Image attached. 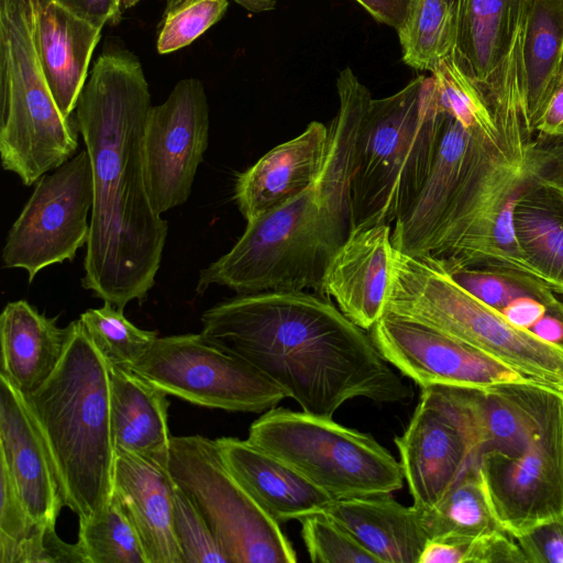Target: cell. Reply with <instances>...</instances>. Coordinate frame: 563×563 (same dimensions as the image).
Instances as JSON below:
<instances>
[{"label":"cell","mask_w":563,"mask_h":563,"mask_svg":"<svg viewBox=\"0 0 563 563\" xmlns=\"http://www.w3.org/2000/svg\"><path fill=\"white\" fill-rule=\"evenodd\" d=\"M151 93L136 56H99L76 106L93 184L81 286L118 309L143 302L155 285L168 224L152 208L143 170Z\"/></svg>","instance_id":"6da1fadb"},{"label":"cell","mask_w":563,"mask_h":563,"mask_svg":"<svg viewBox=\"0 0 563 563\" xmlns=\"http://www.w3.org/2000/svg\"><path fill=\"white\" fill-rule=\"evenodd\" d=\"M201 324L205 339L249 363L307 413L332 418L353 398L394 404L413 396L371 334L323 295L242 294L207 309Z\"/></svg>","instance_id":"7a4b0ae2"},{"label":"cell","mask_w":563,"mask_h":563,"mask_svg":"<svg viewBox=\"0 0 563 563\" xmlns=\"http://www.w3.org/2000/svg\"><path fill=\"white\" fill-rule=\"evenodd\" d=\"M339 110L317 179L283 207L246 224L233 247L200 269L196 291L211 285L239 295L313 290L351 232V176L360 123L372 99L350 67L336 79Z\"/></svg>","instance_id":"3957f363"},{"label":"cell","mask_w":563,"mask_h":563,"mask_svg":"<svg viewBox=\"0 0 563 563\" xmlns=\"http://www.w3.org/2000/svg\"><path fill=\"white\" fill-rule=\"evenodd\" d=\"M70 324L59 365L24 397L49 450L64 505L86 521L102 512L113 494L110 376L80 320Z\"/></svg>","instance_id":"277c9868"},{"label":"cell","mask_w":563,"mask_h":563,"mask_svg":"<svg viewBox=\"0 0 563 563\" xmlns=\"http://www.w3.org/2000/svg\"><path fill=\"white\" fill-rule=\"evenodd\" d=\"M441 109L432 76L371 99L356 134L351 176V231L391 225L412 206L430 174Z\"/></svg>","instance_id":"5b68a950"},{"label":"cell","mask_w":563,"mask_h":563,"mask_svg":"<svg viewBox=\"0 0 563 563\" xmlns=\"http://www.w3.org/2000/svg\"><path fill=\"white\" fill-rule=\"evenodd\" d=\"M385 312L426 324L563 395V346L509 322L440 266L394 247Z\"/></svg>","instance_id":"8992f818"},{"label":"cell","mask_w":563,"mask_h":563,"mask_svg":"<svg viewBox=\"0 0 563 563\" xmlns=\"http://www.w3.org/2000/svg\"><path fill=\"white\" fill-rule=\"evenodd\" d=\"M33 24L34 0H0V156L24 186L69 161L79 132L48 88Z\"/></svg>","instance_id":"52a82bcc"},{"label":"cell","mask_w":563,"mask_h":563,"mask_svg":"<svg viewBox=\"0 0 563 563\" xmlns=\"http://www.w3.org/2000/svg\"><path fill=\"white\" fill-rule=\"evenodd\" d=\"M247 440L334 500L391 494L404 485L400 462L371 434L331 417L276 406L251 424Z\"/></svg>","instance_id":"ba28073f"},{"label":"cell","mask_w":563,"mask_h":563,"mask_svg":"<svg viewBox=\"0 0 563 563\" xmlns=\"http://www.w3.org/2000/svg\"><path fill=\"white\" fill-rule=\"evenodd\" d=\"M167 468L213 532L229 563H295L296 551L225 463L216 440L173 437Z\"/></svg>","instance_id":"9c48e42d"},{"label":"cell","mask_w":563,"mask_h":563,"mask_svg":"<svg viewBox=\"0 0 563 563\" xmlns=\"http://www.w3.org/2000/svg\"><path fill=\"white\" fill-rule=\"evenodd\" d=\"M130 368L168 395L208 408L263 413L287 398L249 363L201 333L158 336Z\"/></svg>","instance_id":"30bf717a"},{"label":"cell","mask_w":563,"mask_h":563,"mask_svg":"<svg viewBox=\"0 0 563 563\" xmlns=\"http://www.w3.org/2000/svg\"><path fill=\"white\" fill-rule=\"evenodd\" d=\"M52 172L34 184L2 251L4 266L24 269L29 283L47 266L73 261L89 236L93 184L86 148Z\"/></svg>","instance_id":"8fae6325"},{"label":"cell","mask_w":563,"mask_h":563,"mask_svg":"<svg viewBox=\"0 0 563 563\" xmlns=\"http://www.w3.org/2000/svg\"><path fill=\"white\" fill-rule=\"evenodd\" d=\"M477 470L497 523L515 538L563 517V395L521 454H486Z\"/></svg>","instance_id":"7c38bea8"},{"label":"cell","mask_w":563,"mask_h":563,"mask_svg":"<svg viewBox=\"0 0 563 563\" xmlns=\"http://www.w3.org/2000/svg\"><path fill=\"white\" fill-rule=\"evenodd\" d=\"M209 141V107L203 84L179 80L167 99L148 111L143 134V170L154 211L184 205Z\"/></svg>","instance_id":"4fadbf2b"},{"label":"cell","mask_w":563,"mask_h":563,"mask_svg":"<svg viewBox=\"0 0 563 563\" xmlns=\"http://www.w3.org/2000/svg\"><path fill=\"white\" fill-rule=\"evenodd\" d=\"M369 334L384 358L421 388H489L531 383L479 351L394 313L384 312Z\"/></svg>","instance_id":"5bb4252c"},{"label":"cell","mask_w":563,"mask_h":563,"mask_svg":"<svg viewBox=\"0 0 563 563\" xmlns=\"http://www.w3.org/2000/svg\"><path fill=\"white\" fill-rule=\"evenodd\" d=\"M428 389L462 430L476 464L486 454H521L561 395L532 383Z\"/></svg>","instance_id":"9a60e30c"},{"label":"cell","mask_w":563,"mask_h":563,"mask_svg":"<svg viewBox=\"0 0 563 563\" xmlns=\"http://www.w3.org/2000/svg\"><path fill=\"white\" fill-rule=\"evenodd\" d=\"M405 481L420 510L433 508L472 465L467 441L428 388L401 435L395 437Z\"/></svg>","instance_id":"2e32d148"},{"label":"cell","mask_w":563,"mask_h":563,"mask_svg":"<svg viewBox=\"0 0 563 563\" xmlns=\"http://www.w3.org/2000/svg\"><path fill=\"white\" fill-rule=\"evenodd\" d=\"M0 462L33 522L55 528L65 505L49 450L24 395L1 374Z\"/></svg>","instance_id":"e0dca14e"},{"label":"cell","mask_w":563,"mask_h":563,"mask_svg":"<svg viewBox=\"0 0 563 563\" xmlns=\"http://www.w3.org/2000/svg\"><path fill=\"white\" fill-rule=\"evenodd\" d=\"M393 253L391 225L355 229L325 268L322 295L364 330L385 312Z\"/></svg>","instance_id":"ac0fdd59"},{"label":"cell","mask_w":563,"mask_h":563,"mask_svg":"<svg viewBox=\"0 0 563 563\" xmlns=\"http://www.w3.org/2000/svg\"><path fill=\"white\" fill-rule=\"evenodd\" d=\"M499 134L470 130L441 110L435 157L419 196L391 229L396 250L415 256L434 231L448 205L478 157L484 144Z\"/></svg>","instance_id":"d6986e66"},{"label":"cell","mask_w":563,"mask_h":563,"mask_svg":"<svg viewBox=\"0 0 563 563\" xmlns=\"http://www.w3.org/2000/svg\"><path fill=\"white\" fill-rule=\"evenodd\" d=\"M167 457L115 451L113 495L135 528L147 563H185L174 532L175 482Z\"/></svg>","instance_id":"ffe728a7"},{"label":"cell","mask_w":563,"mask_h":563,"mask_svg":"<svg viewBox=\"0 0 563 563\" xmlns=\"http://www.w3.org/2000/svg\"><path fill=\"white\" fill-rule=\"evenodd\" d=\"M328 128L310 122L236 176L234 200L246 223L300 195L317 179L327 153Z\"/></svg>","instance_id":"44dd1931"},{"label":"cell","mask_w":563,"mask_h":563,"mask_svg":"<svg viewBox=\"0 0 563 563\" xmlns=\"http://www.w3.org/2000/svg\"><path fill=\"white\" fill-rule=\"evenodd\" d=\"M101 27L58 0H34L33 38L37 58L62 112L69 119L88 79V66Z\"/></svg>","instance_id":"7402d4cb"},{"label":"cell","mask_w":563,"mask_h":563,"mask_svg":"<svg viewBox=\"0 0 563 563\" xmlns=\"http://www.w3.org/2000/svg\"><path fill=\"white\" fill-rule=\"evenodd\" d=\"M229 468L278 523L325 511L334 500L302 475L251 441L217 439Z\"/></svg>","instance_id":"603a6c76"},{"label":"cell","mask_w":563,"mask_h":563,"mask_svg":"<svg viewBox=\"0 0 563 563\" xmlns=\"http://www.w3.org/2000/svg\"><path fill=\"white\" fill-rule=\"evenodd\" d=\"M325 512L343 526L379 563H419L428 541L422 511L391 494L333 500Z\"/></svg>","instance_id":"cb8c5ba5"},{"label":"cell","mask_w":563,"mask_h":563,"mask_svg":"<svg viewBox=\"0 0 563 563\" xmlns=\"http://www.w3.org/2000/svg\"><path fill=\"white\" fill-rule=\"evenodd\" d=\"M71 324L41 313L26 300L10 301L0 316L1 375L23 395L40 388L59 365Z\"/></svg>","instance_id":"d4e9b609"},{"label":"cell","mask_w":563,"mask_h":563,"mask_svg":"<svg viewBox=\"0 0 563 563\" xmlns=\"http://www.w3.org/2000/svg\"><path fill=\"white\" fill-rule=\"evenodd\" d=\"M109 376L114 450L166 459L172 439L168 394L130 367L109 365Z\"/></svg>","instance_id":"484cf974"},{"label":"cell","mask_w":563,"mask_h":563,"mask_svg":"<svg viewBox=\"0 0 563 563\" xmlns=\"http://www.w3.org/2000/svg\"><path fill=\"white\" fill-rule=\"evenodd\" d=\"M521 64L523 102L533 131L563 74V0H525Z\"/></svg>","instance_id":"4316f807"},{"label":"cell","mask_w":563,"mask_h":563,"mask_svg":"<svg viewBox=\"0 0 563 563\" xmlns=\"http://www.w3.org/2000/svg\"><path fill=\"white\" fill-rule=\"evenodd\" d=\"M520 247L540 279L563 294V194L532 174L514 209Z\"/></svg>","instance_id":"83f0119b"},{"label":"cell","mask_w":563,"mask_h":563,"mask_svg":"<svg viewBox=\"0 0 563 563\" xmlns=\"http://www.w3.org/2000/svg\"><path fill=\"white\" fill-rule=\"evenodd\" d=\"M525 0H457L453 53L481 86L496 73L517 30Z\"/></svg>","instance_id":"f1b7e54d"},{"label":"cell","mask_w":563,"mask_h":563,"mask_svg":"<svg viewBox=\"0 0 563 563\" xmlns=\"http://www.w3.org/2000/svg\"><path fill=\"white\" fill-rule=\"evenodd\" d=\"M457 0H412L404 26L397 31L406 65L429 70L455 45Z\"/></svg>","instance_id":"f546056e"},{"label":"cell","mask_w":563,"mask_h":563,"mask_svg":"<svg viewBox=\"0 0 563 563\" xmlns=\"http://www.w3.org/2000/svg\"><path fill=\"white\" fill-rule=\"evenodd\" d=\"M421 511L428 540L443 534L477 536L500 528L487 501L477 465L470 466L433 508Z\"/></svg>","instance_id":"4dcf8cb0"},{"label":"cell","mask_w":563,"mask_h":563,"mask_svg":"<svg viewBox=\"0 0 563 563\" xmlns=\"http://www.w3.org/2000/svg\"><path fill=\"white\" fill-rule=\"evenodd\" d=\"M77 541L86 563H147L137 532L113 494L102 512L79 521Z\"/></svg>","instance_id":"1f68e13d"},{"label":"cell","mask_w":563,"mask_h":563,"mask_svg":"<svg viewBox=\"0 0 563 563\" xmlns=\"http://www.w3.org/2000/svg\"><path fill=\"white\" fill-rule=\"evenodd\" d=\"M79 320L93 345L109 365L132 367L158 338L157 331L134 325L111 302L82 312Z\"/></svg>","instance_id":"d6a6232c"},{"label":"cell","mask_w":563,"mask_h":563,"mask_svg":"<svg viewBox=\"0 0 563 563\" xmlns=\"http://www.w3.org/2000/svg\"><path fill=\"white\" fill-rule=\"evenodd\" d=\"M430 73L441 110L470 130H498L483 88L465 71L453 52L441 59Z\"/></svg>","instance_id":"836d02e7"},{"label":"cell","mask_w":563,"mask_h":563,"mask_svg":"<svg viewBox=\"0 0 563 563\" xmlns=\"http://www.w3.org/2000/svg\"><path fill=\"white\" fill-rule=\"evenodd\" d=\"M419 563H526V558L517 539L499 528L477 536L431 538Z\"/></svg>","instance_id":"e575fe53"},{"label":"cell","mask_w":563,"mask_h":563,"mask_svg":"<svg viewBox=\"0 0 563 563\" xmlns=\"http://www.w3.org/2000/svg\"><path fill=\"white\" fill-rule=\"evenodd\" d=\"M228 0H167L156 41L159 54H168L191 44L221 20Z\"/></svg>","instance_id":"d590c367"},{"label":"cell","mask_w":563,"mask_h":563,"mask_svg":"<svg viewBox=\"0 0 563 563\" xmlns=\"http://www.w3.org/2000/svg\"><path fill=\"white\" fill-rule=\"evenodd\" d=\"M301 537L314 563H379L358 541L325 511L299 520Z\"/></svg>","instance_id":"8d00e7d4"},{"label":"cell","mask_w":563,"mask_h":563,"mask_svg":"<svg viewBox=\"0 0 563 563\" xmlns=\"http://www.w3.org/2000/svg\"><path fill=\"white\" fill-rule=\"evenodd\" d=\"M173 522L185 563H229L202 515L176 484Z\"/></svg>","instance_id":"74e56055"},{"label":"cell","mask_w":563,"mask_h":563,"mask_svg":"<svg viewBox=\"0 0 563 563\" xmlns=\"http://www.w3.org/2000/svg\"><path fill=\"white\" fill-rule=\"evenodd\" d=\"M0 563H10L19 547L40 526L30 518L9 474L0 462Z\"/></svg>","instance_id":"f35d334b"},{"label":"cell","mask_w":563,"mask_h":563,"mask_svg":"<svg viewBox=\"0 0 563 563\" xmlns=\"http://www.w3.org/2000/svg\"><path fill=\"white\" fill-rule=\"evenodd\" d=\"M516 539L527 563H563V517L542 522Z\"/></svg>","instance_id":"ab89813d"},{"label":"cell","mask_w":563,"mask_h":563,"mask_svg":"<svg viewBox=\"0 0 563 563\" xmlns=\"http://www.w3.org/2000/svg\"><path fill=\"white\" fill-rule=\"evenodd\" d=\"M531 174L563 194V139L536 134L530 152Z\"/></svg>","instance_id":"60d3db41"},{"label":"cell","mask_w":563,"mask_h":563,"mask_svg":"<svg viewBox=\"0 0 563 563\" xmlns=\"http://www.w3.org/2000/svg\"><path fill=\"white\" fill-rule=\"evenodd\" d=\"M75 14L101 27L119 20L115 0H58Z\"/></svg>","instance_id":"b9f144b4"},{"label":"cell","mask_w":563,"mask_h":563,"mask_svg":"<svg viewBox=\"0 0 563 563\" xmlns=\"http://www.w3.org/2000/svg\"><path fill=\"white\" fill-rule=\"evenodd\" d=\"M377 22L399 31L408 16L412 0H355Z\"/></svg>","instance_id":"7bdbcfd3"},{"label":"cell","mask_w":563,"mask_h":563,"mask_svg":"<svg viewBox=\"0 0 563 563\" xmlns=\"http://www.w3.org/2000/svg\"><path fill=\"white\" fill-rule=\"evenodd\" d=\"M533 132L539 135L563 139V74Z\"/></svg>","instance_id":"ee69618b"},{"label":"cell","mask_w":563,"mask_h":563,"mask_svg":"<svg viewBox=\"0 0 563 563\" xmlns=\"http://www.w3.org/2000/svg\"><path fill=\"white\" fill-rule=\"evenodd\" d=\"M241 7L253 13H260L275 9L278 0H233Z\"/></svg>","instance_id":"f6af8a7d"},{"label":"cell","mask_w":563,"mask_h":563,"mask_svg":"<svg viewBox=\"0 0 563 563\" xmlns=\"http://www.w3.org/2000/svg\"><path fill=\"white\" fill-rule=\"evenodd\" d=\"M115 1H117V12H118L119 19L121 18V14L123 11L135 5L139 2V0H115Z\"/></svg>","instance_id":"bcb514c9"}]
</instances>
